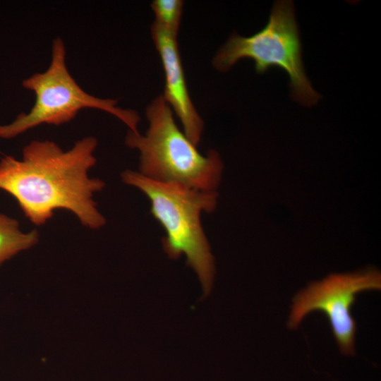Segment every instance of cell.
I'll list each match as a JSON object with an SVG mask.
<instances>
[{
	"label": "cell",
	"instance_id": "cell-7",
	"mask_svg": "<svg viewBox=\"0 0 381 381\" xmlns=\"http://www.w3.org/2000/svg\"><path fill=\"white\" fill-rule=\"evenodd\" d=\"M151 33L164 70L165 88L162 96L180 119L184 134L196 146L201 138L204 123L189 96L176 35L156 22L152 25Z\"/></svg>",
	"mask_w": 381,
	"mask_h": 381
},
{
	"label": "cell",
	"instance_id": "cell-8",
	"mask_svg": "<svg viewBox=\"0 0 381 381\" xmlns=\"http://www.w3.org/2000/svg\"><path fill=\"white\" fill-rule=\"evenodd\" d=\"M38 239L37 230L23 233L16 219L0 213V266L19 252L32 247Z\"/></svg>",
	"mask_w": 381,
	"mask_h": 381
},
{
	"label": "cell",
	"instance_id": "cell-4",
	"mask_svg": "<svg viewBox=\"0 0 381 381\" xmlns=\"http://www.w3.org/2000/svg\"><path fill=\"white\" fill-rule=\"evenodd\" d=\"M66 48L61 37L52 43V60L48 68L22 82L32 90L35 102L28 113L18 114L7 125H0V138L11 139L42 123L59 126L73 120L85 108L100 109L113 114L138 133L140 116L137 111L116 106L114 99H102L90 95L77 83L66 63Z\"/></svg>",
	"mask_w": 381,
	"mask_h": 381
},
{
	"label": "cell",
	"instance_id": "cell-2",
	"mask_svg": "<svg viewBox=\"0 0 381 381\" xmlns=\"http://www.w3.org/2000/svg\"><path fill=\"white\" fill-rule=\"evenodd\" d=\"M121 179L149 198L151 214L166 232L162 238L164 250L171 259L184 254L205 293L208 294L214 279V263L200 215L202 212L214 210L216 190L202 191L175 183L159 182L131 170L123 171Z\"/></svg>",
	"mask_w": 381,
	"mask_h": 381
},
{
	"label": "cell",
	"instance_id": "cell-9",
	"mask_svg": "<svg viewBox=\"0 0 381 381\" xmlns=\"http://www.w3.org/2000/svg\"><path fill=\"white\" fill-rule=\"evenodd\" d=\"M181 0H155L151 4L155 14V22L177 35L183 10Z\"/></svg>",
	"mask_w": 381,
	"mask_h": 381
},
{
	"label": "cell",
	"instance_id": "cell-1",
	"mask_svg": "<svg viewBox=\"0 0 381 381\" xmlns=\"http://www.w3.org/2000/svg\"><path fill=\"white\" fill-rule=\"evenodd\" d=\"M94 137L78 140L64 151L56 143L32 140L23 150V159L6 156L0 161V189L12 195L27 218L44 224L57 209L73 212L82 224L97 229L105 224L93 194L105 186L90 178L96 164Z\"/></svg>",
	"mask_w": 381,
	"mask_h": 381
},
{
	"label": "cell",
	"instance_id": "cell-6",
	"mask_svg": "<svg viewBox=\"0 0 381 381\" xmlns=\"http://www.w3.org/2000/svg\"><path fill=\"white\" fill-rule=\"evenodd\" d=\"M380 288V274L375 270L330 274L310 283L294 296L288 327L296 329L309 313L321 311L329 321L340 351L353 356L356 323L351 313V306L359 292Z\"/></svg>",
	"mask_w": 381,
	"mask_h": 381
},
{
	"label": "cell",
	"instance_id": "cell-3",
	"mask_svg": "<svg viewBox=\"0 0 381 381\" xmlns=\"http://www.w3.org/2000/svg\"><path fill=\"white\" fill-rule=\"evenodd\" d=\"M145 135L128 131L126 145L140 151L142 175L159 182L175 183L202 191L216 190L222 162L214 150L201 155L178 128L162 95L147 107Z\"/></svg>",
	"mask_w": 381,
	"mask_h": 381
},
{
	"label": "cell",
	"instance_id": "cell-5",
	"mask_svg": "<svg viewBox=\"0 0 381 381\" xmlns=\"http://www.w3.org/2000/svg\"><path fill=\"white\" fill-rule=\"evenodd\" d=\"M243 58L253 60L259 73L272 66L284 69L289 76L291 97L296 102L310 107L320 99L303 68L301 43L291 1H275L268 23L255 35L242 37L234 32L219 49L212 64L217 70L225 72Z\"/></svg>",
	"mask_w": 381,
	"mask_h": 381
}]
</instances>
